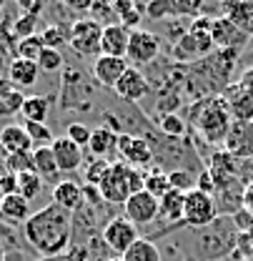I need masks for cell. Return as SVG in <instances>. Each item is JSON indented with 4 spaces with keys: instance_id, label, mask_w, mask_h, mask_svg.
Returning <instances> with one entry per match:
<instances>
[{
    "instance_id": "17",
    "label": "cell",
    "mask_w": 253,
    "mask_h": 261,
    "mask_svg": "<svg viewBox=\"0 0 253 261\" xmlns=\"http://www.w3.org/2000/svg\"><path fill=\"white\" fill-rule=\"evenodd\" d=\"M50 151H53V156H55V163H58V168H61V173H73V171H78V168H83V148L80 146H75L70 138H55L53 141V146H50Z\"/></svg>"
},
{
    "instance_id": "16",
    "label": "cell",
    "mask_w": 253,
    "mask_h": 261,
    "mask_svg": "<svg viewBox=\"0 0 253 261\" xmlns=\"http://www.w3.org/2000/svg\"><path fill=\"white\" fill-rule=\"evenodd\" d=\"M128 68H130V63H128L126 58H108V56L95 58V61H93L95 86L113 91V88H116V83L123 78V73H126Z\"/></svg>"
},
{
    "instance_id": "22",
    "label": "cell",
    "mask_w": 253,
    "mask_h": 261,
    "mask_svg": "<svg viewBox=\"0 0 253 261\" xmlns=\"http://www.w3.org/2000/svg\"><path fill=\"white\" fill-rule=\"evenodd\" d=\"M33 171L43 178V184H53L58 186L63 178H61V168L55 163V156L50 151V146H43V148H33Z\"/></svg>"
},
{
    "instance_id": "50",
    "label": "cell",
    "mask_w": 253,
    "mask_h": 261,
    "mask_svg": "<svg viewBox=\"0 0 253 261\" xmlns=\"http://www.w3.org/2000/svg\"><path fill=\"white\" fill-rule=\"evenodd\" d=\"M3 8H5V3H3V0H0V10H3Z\"/></svg>"
},
{
    "instance_id": "24",
    "label": "cell",
    "mask_w": 253,
    "mask_h": 261,
    "mask_svg": "<svg viewBox=\"0 0 253 261\" xmlns=\"http://www.w3.org/2000/svg\"><path fill=\"white\" fill-rule=\"evenodd\" d=\"M223 15L238 28L253 38V0H233V3H223Z\"/></svg>"
},
{
    "instance_id": "23",
    "label": "cell",
    "mask_w": 253,
    "mask_h": 261,
    "mask_svg": "<svg viewBox=\"0 0 253 261\" xmlns=\"http://www.w3.org/2000/svg\"><path fill=\"white\" fill-rule=\"evenodd\" d=\"M50 196H53L50 203H55V206H61V208L73 214L83 203V186L78 181H73V178H63L58 186H53V194Z\"/></svg>"
},
{
    "instance_id": "42",
    "label": "cell",
    "mask_w": 253,
    "mask_h": 261,
    "mask_svg": "<svg viewBox=\"0 0 253 261\" xmlns=\"http://www.w3.org/2000/svg\"><path fill=\"white\" fill-rule=\"evenodd\" d=\"M195 189H198V191H203V194H208V196L216 194V181H213V176H211V171H208V168L198 173V178H195Z\"/></svg>"
},
{
    "instance_id": "8",
    "label": "cell",
    "mask_w": 253,
    "mask_h": 261,
    "mask_svg": "<svg viewBox=\"0 0 253 261\" xmlns=\"http://www.w3.org/2000/svg\"><path fill=\"white\" fill-rule=\"evenodd\" d=\"M160 56V35L146 31V28H138V31H130V40H128V56L126 61L133 68H143V65H151L158 61Z\"/></svg>"
},
{
    "instance_id": "25",
    "label": "cell",
    "mask_w": 253,
    "mask_h": 261,
    "mask_svg": "<svg viewBox=\"0 0 253 261\" xmlns=\"http://www.w3.org/2000/svg\"><path fill=\"white\" fill-rule=\"evenodd\" d=\"M38 75H40V68L33 61L25 58H10L8 63V81L20 91V88H31L38 83Z\"/></svg>"
},
{
    "instance_id": "7",
    "label": "cell",
    "mask_w": 253,
    "mask_h": 261,
    "mask_svg": "<svg viewBox=\"0 0 253 261\" xmlns=\"http://www.w3.org/2000/svg\"><path fill=\"white\" fill-rule=\"evenodd\" d=\"M218 219V206L216 198L198 189H193L186 194V203H183V226L190 228H206Z\"/></svg>"
},
{
    "instance_id": "27",
    "label": "cell",
    "mask_w": 253,
    "mask_h": 261,
    "mask_svg": "<svg viewBox=\"0 0 253 261\" xmlns=\"http://www.w3.org/2000/svg\"><path fill=\"white\" fill-rule=\"evenodd\" d=\"M40 40L50 50H61L63 45L70 43V25L68 23H50L40 31Z\"/></svg>"
},
{
    "instance_id": "12",
    "label": "cell",
    "mask_w": 253,
    "mask_h": 261,
    "mask_svg": "<svg viewBox=\"0 0 253 261\" xmlns=\"http://www.w3.org/2000/svg\"><path fill=\"white\" fill-rule=\"evenodd\" d=\"M113 93L121 98V100H126L128 106H135V103H140L143 98L151 93V83H148V78H146L143 70H138V68L130 65L126 73H123V78L116 83Z\"/></svg>"
},
{
    "instance_id": "2",
    "label": "cell",
    "mask_w": 253,
    "mask_h": 261,
    "mask_svg": "<svg viewBox=\"0 0 253 261\" xmlns=\"http://www.w3.org/2000/svg\"><path fill=\"white\" fill-rule=\"evenodd\" d=\"M186 113H188L190 128L198 133L201 141H206L208 146L226 143L228 130L233 126V118H231V111H228V106L221 96L193 100Z\"/></svg>"
},
{
    "instance_id": "5",
    "label": "cell",
    "mask_w": 253,
    "mask_h": 261,
    "mask_svg": "<svg viewBox=\"0 0 253 261\" xmlns=\"http://www.w3.org/2000/svg\"><path fill=\"white\" fill-rule=\"evenodd\" d=\"M95 96V86L78 68H65L63 88H61V108L68 111H86L91 108V98Z\"/></svg>"
},
{
    "instance_id": "18",
    "label": "cell",
    "mask_w": 253,
    "mask_h": 261,
    "mask_svg": "<svg viewBox=\"0 0 253 261\" xmlns=\"http://www.w3.org/2000/svg\"><path fill=\"white\" fill-rule=\"evenodd\" d=\"M118 133L110 130L108 126H98L91 133V143H88V151L93 159H100V161H110L113 156H118ZM113 163V161H110Z\"/></svg>"
},
{
    "instance_id": "37",
    "label": "cell",
    "mask_w": 253,
    "mask_h": 261,
    "mask_svg": "<svg viewBox=\"0 0 253 261\" xmlns=\"http://www.w3.org/2000/svg\"><path fill=\"white\" fill-rule=\"evenodd\" d=\"M23 103H25V96L20 91H10V93L0 96V118L20 113L23 111Z\"/></svg>"
},
{
    "instance_id": "15",
    "label": "cell",
    "mask_w": 253,
    "mask_h": 261,
    "mask_svg": "<svg viewBox=\"0 0 253 261\" xmlns=\"http://www.w3.org/2000/svg\"><path fill=\"white\" fill-rule=\"evenodd\" d=\"M226 151L231 156H236L238 161H248L253 159V123H241V121H233V126L228 130V138H226Z\"/></svg>"
},
{
    "instance_id": "38",
    "label": "cell",
    "mask_w": 253,
    "mask_h": 261,
    "mask_svg": "<svg viewBox=\"0 0 253 261\" xmlns=\"http://www.w3.org/2000/svg\"><path fill=\"white\" fill-rule=\"evenodd\" d=\"M195 178L198 176H193L188 171H168V184H171V189L173 191H181V194H188L195 189Z\"/></svg>"
},
{
    "instance_id": "6",
    "label": "cell",
    "mask_w": 253,
    "mask_h": 261,
    "mask_svg": "<svg viewBox=\"0 0 253 261\" xmlns=\"http://www.w3.org/2000/svg\"><path fill=\"white\" fill-rule=\"evenodd\" d=\"M100 38H103V25H98L88 15H80L75 23H70L68 45L83 58H100Z\"/></svg>"
},
{
    "instance_id": "30",
    "label": "cell",
    "mask_w": 253,
    "mask_h": 261,
    "mask_svg": "<svg viewBox=\"0 0 253 261\" xmlns=\"http://www.w3.org/2000/svg\"><path fill=\"white\" fill-rule=\"evenodd\" d=\"M43 178L35 173V171H25V173H18V194L23 196L25 201H35L38 196L43 194Z\"/></svg>"
},
{
    "instance_id": "46",
    "label": "cell",
    "mask_w": 253,
    "mask_h": 261,
    "mask_svg": "<svg viewBox=\"0 0 253 261\" xmlns=\"http://www.w3.org/2000/svg\"><path fill=\"white\" fill-rule=\"evenodd\" d=\"M243 206L253 211V181L248 184V186H246V194H243Z\"/></svg>"
},
{
    "instance_id": "10",
    "label": "cell",
    "mask_w": 253,
    "mask_h": 261,
    "mask_svg": "<svg viewBox=\"0 0 253 261\" xmlns=\"http://www.w3.org/2000/svg\"><path fill=\"white\" fill-rule=\"evenodd\" d=\"M138 239H140L138 228L133 226L123 214H118L108 226L103 228V241H105V246H108V251L113 256H123Z\"/></svg>"
},
{
    "instance_id": "47",
    "label": "cell",
    "mask_w": 253,
    "mask_h": 261,
    "mask_svg": "<svg viewBox=\"0 0 253 261\" xmlns=\"http://www.w3.org/2000/svg\"><path fill=\"white\" fill-rule=\"evenodd\" d=\"M35 261H70V259H68V254H65V256H55V259H35Z\"/></svg>"
},
{
    "instance_id": "11",
    "label": "cell",
    "mask_w": 253,
    "mask_h": 261,
    "mask_svg": "<svg viewBox=\"0 0 253 261\" xmlns=\"http://www.w3.org/2000/svg\"><path fill=\"white\" fill-rule=\"evenodd\" d=\"M118 161H123L130 168L146 171L148 166H153V151H151L146 138L123 133L118 138Z\"/></svg>"
},
{
    "instance_id": "32",
    "label": "cell",
    "mask_w": 253,
    "mask_h": 261,
    "mask_svg": "<svg viewBox=\"0 0 253 261\" xmlns=\"http://www.w3.org/2000/svg\"><path fill=\"white\" fill-rule=\"evenodd\" d=\"M143 191H148L151 196H156V198H163V196L171 191V184H168V173L165 171H160V168H156L153 166V171L148 173L146 171V189Z\"/></svg>"
},
{
    "instance_id": "35",
    "label": "cell",
    "mask_w": 253,
    "mask_h": 261,
    "mask_svg": "<svg viewBox=\"0 0 253 261\" xmlns=\"http://www.w3.org/2000/svg\"><path fill=\"white\" fill-rule=\"evenodd\" d=\"M23 128L28 130V136H31L33 146L35 148H43V146H53V133L48 128V123H31V121H25L23 123Z\"/></svg>"
},
{
    "instance_id": "14",
    "label": "cell",
    "mask_w": 253,
    "mask_h": 261,
    "mask_svg": "<svg viewBox=\"0 0 253 261\" xmlns=\"http://www.w3.org/2000/svg\"><path fill=\"white\" fill-rule=\"evenodd\" d=\"M221 98L226 100V106H228V111H231V118L233 121H241V123H253V96L251 93H246L241 86H238V81L236 83H231V86H226L223 88Z\"/></svg>"
},
{
    "instance_id": "36",
    "label": "cell",
    "mask_w": 253,
    "mask_h": 261,
    "mask_svg": "<svg viewBox=\"0 0 253 261\" xmlns=\"http://www.w3.org/2000/svg\"><path fill=\"white\" fill-rule=\"evenodd\" d=\"M108 168H110V161L91 159V161L86 163V171H83V176H86V184H88V186H100V181L105 178Z\"/></svg>"
},
{
    "instance_id": "29",
    "label": "cell",
    "mask_w": 253,
    "mask_h": 261,
    "mask_svg": "<svg viewBox=\"0 0 253 261\" xmlns=\"http://www.w3.org/2000/svg\"><path fill=\"white\" fill-rule=\"evenodd\" d=\"M88 18H93L95 23L103 25V28H110V25H118V23H121V18H118L113 3H108V0H95L93 5H91Z\"/></svg>"
},
{
    "instance_id": "13",
    "label": "cell",
    "mask_w": 253,
    "mask_h": 261,
    "mask_svg": "<svg viewBox=\"0 0 253 261\" xmlns=\"http://www.w3.org/2000/svg\"><path fill=\"white\" fill-rule=\"evenodd\" d=\"M211 38L216 50H241L248 43V35L241 33L226 15H216L213 25H211Z\"/></svg>"
},
{
    "instance_id": "45",
    "label": "cell",
    "mask_w": 253,
    "mask_h": 261,
    "mask_svg": "<svg viewBox=\"0 0 253 261\" xmlns=\"http://www.w3.org/2000/svg\"><path fill=\"white\" fill-rule=\"evenodd\" d=\"M113 8H116L118 18H123V15H128V13L135 8V3H133V0H116V3H113Z\"/></svg>"
},
{
    "instance_id": "34",
    "label": "cell",
    "mask_w": 253,
    "mask_h": 261,
    "mask_svg": "<svg viewBox=\"0 0 253 261\" xmlns=\"http://www.w3.org/2000/svg\"><path fill=\"white\" fill-rule=\"evenodd\" d=\"M38 15H31V13H20L18 18H15V23H13V35L18 38V40H25V38H31V35H38Z\"/></svg>"
},
{
    "instance_id": "20",
    "label": "cell",
    "mask_w": 253,
    "mask_h": 261,
    "mask_svg": "<svg viewBox=\"0 0 253 261\" xmlns=\"http://www.w3.org/2000/svg\"><path fill=\"white\" fill-rule=\"evenodd\" d=\"M128 40H130V31L126 25H110L103 28V38H100V56L108 58H126L128 56Z\"/></svg>"
},
{
    "instance_id": "48",
    "label": "cell",
    "mask_w": 253,
    "mask_h": 261,
    "mask_svg": "<svg viewBox=\"0 0 253 261\" xmlns=\"http://www.w3.org/2000/svg\"><path fill=\"white\" fill-rule=\"evenodd\" d=\"M246 63L253 65V50H251V53H246Z\"/></svg>"
},
{
    "instance_id": "1",
    "label": "cell",
    "mask_w": 253,
    "mask_h": 261,
    "mask_svg": "<svg viewBox=\"0 0 253 261\" xmlns=\"http://www.w3.org/2000/svg\"><path fill=\"white\" fill-rule=\"evenodd\" d=\"M23 236L38 259L65 256L73 244V214L48 203L31 214V219L23 224Z\"/></svg>"
},
{
    "instance_id": "31",
    "label": "cell",
    "mask_w": 253,
    "mask_h": 261,
    "mask_svg": "<svg viewBox=\"0 0 253 261\" xmlns=\"http://www.w3.org/2000/svg\"><path fill=\"white\" fill-rule=\"evenodd\" d=\"M156 128L168 138H186V121L178 113H165L156 118Z\"/></svg>"
},
{
    "instance_id": "43",
    "label": "cell",
    "mask_w": 253,
    "mask_h": 261,
    "mask_svg": "<svg viewBox=\"0 0 253 261\" xmlns=\"http://www.w3.org/2000/svg\"><path fill=\"white\" fill-rule=\"evenodd\" d=\"M63 5L70 10V13H91L93 0H65Z\"/></svg>"
},
{
    "instance_id": "26",
    "label": "cell",
    "mask_w": 253,
    "mask_h": 261,
    "mask_svg": "<svg viewBox=\"0 0 253 261\" xmlns=\"http://www.w3.org/2000/svg\"><path fill=\"white\" fill-rule=\"evenodd\" d=\"M23 118L31 123H45L48 113H50V98L48 96H25L23 103Z\"/></svg>"
},
{
    "instance_id": "33",
    "label": "cell",
    "mask_w": 253,
    "mask_h": 261,
    "mask_svg": "<svg viewBox=\"0 0 253 261\" xmlns=\"http://www.w3.org/2000/svg\"><path fill=\"white\" fill-rule=\"evenodd\" d=\"M43 50H45V45H43L40 33H38V35H31V38H25V40H18V56H15V58H25V61L38 63V58H40Z\"/></svg>"
},
{
    "instance_id": "44",
    "label": "cell",
    "mask_w": 253,
    "mask_h": 261,
    "mask_svg": "<svg viewBox=\"0 0 253 261\" xmlns=\"http://www.w3.org/2000/svg\"><path fill=\"white\" fill-rule=\"evenodd\" d=\"M238 86H241L246 93H251L253 96V65H248V68L238 75Z\"/></svg>"
},
{
    "instance_id": "41",
    "label": "cell",
    "mask_w": 253,
    "mask_h": 261,
    "mask_svg": "<svg viewBox=\"0 0 253 261\" xmlns=\"http://www.w3.org/2000/svg\"><path fill=\"white\" fill-rule=\"evenodd\" d=\"M5 168L10 173H25L33 171V153H13V156H5Z\"/></svg>"
},
{
    "instance_id": "9",
    "label": "cell",
    "mask_w": 253,
    "mask_h": 261,
    "mask_svg": "<svg viewBox=\"0 0 253 261\" xmlns=\"http://www.w3.org/2000/svg\"><path fill=\"white\" fill-rule=\"evenodd\" d=\"M121 208H123V216L135 228H148L151 224L158 221L160 201L156 196H151L148 191H138V194L130 196Z\"/></svg>"
},
{
    "instance_id": "3",
    "label": "cell",
    "mask_w": 253,
    "mask_h": 261,
    "mask_svg": "<svg viewBox=\"0 0 253 261\" xmlns=\"http://www.w3.org/2000/svg\"><path fill=\"white\" fill-rule=\"evenodd\" d=\"M98 189L110 206H123L133 194L146 189V171L130 168L123 161H113Z\"/></svg>"
},
{
    "instance_id": "49",
    "label": "cell",
    "mask_w": 253,
    "mask_h": 261,
    "mask_svg": "<svg viewBox=\"0 0 253 261\" xmlns=\"http://www.w3.org/2000/svg\"><path fill=\"white\" fill-rule=\"evenodd\" d=\"M108 261H123V259H121V256H110Z\"/></svg>"
},
{
    "instance_id": "40",
    "label": "cell",
    "mask_w": 253,
    "mask_h": 261,
    "mask_svg": "<svg viewBox=\"0 0 253 261\" xmlns=\"http://www.w3.org/2000/svg\"><path fill=\"white\" fill-rule=\"evenodd\" d=\"M63 65H65V61H63V53H61V50L45 48V50L40 53V58H38V68L45 70V73H55V70H61Z\"/></svg>"
},
{
    "instance_id": "4",
    "label": "cell",
    "mask_w": 253,
    "mask_h": 261,
    "mask_svg": "<svg viewBox=\"0 0 253 261\" xmlns=\"http://www.w3.org/2000/svg\"><path fill=\"white\" fill-rule=\"evenodd\" d=\"M195 239H198L201 261H218L236 249L238 228H236L231 216H218L211 226L195 228Z\"/></svg>"
},
{
    "instance_id": "19",
    "label": "cell",
    "mask_w": 253,
    "mask_h": 261,
    "mask_svg": "<svg viewBox=\"0 0 253 261\" xmlns=\"http://www.w3.org/2000/svg\"><path fill=\"white\" fill-rule=\"evenodd\" d=\"M31 219V201H25L20 194H10L0 198V221L8 226H23Z\"/></svg>"
},
{
    "instance_id": "39",
    "label": "cell",
    "mask_w": 253,
    "mask_h": 261,
    "mask_svg": "<svg viewBox=\"0 0 253 261\" xmlns=\"http://www.w3.org/2000/svg\"><path fill=\"white\" fill-rule=\"evenodd\" d=\"M91 133L93 130L88 128L86 123H80V121H70L68 123V128H65V138H70L75 146H80V148H88V143H91Z\"/></svg>"
},
{
    "instance_id": "21",
    "label": "cell",
    "mask_w": 253,
    "mask_h": 261,
    "mask_svg": "<svg viewBox=\"0 0 253 261\" xmlns=\"http://www.w3.org/2000/svg\"><path fill=\"white\" fill-rule=\"evenodd\" d=\"M0 146L8 156L13 153H33V141L28 136V130L18 123H10V126H3L0 128Z\"/></svg>"
},
{
    "instance_id": "28",
    "label": "cell",
    "mask_w": 253,
    "mask_h": 261,
    "mask_svg": "<svg viewBox=\"0 0 253 261\" xmlns=\"http://www.w3.org/2000/svg\"><path fill=\"white\" fill-rule=\"evenodd\" d=\"M121 259H123V261H163V256H160L158 246H156L151 239L140 236V239H138V241L128 249Z\"/></svg>"
}]
</instances>
